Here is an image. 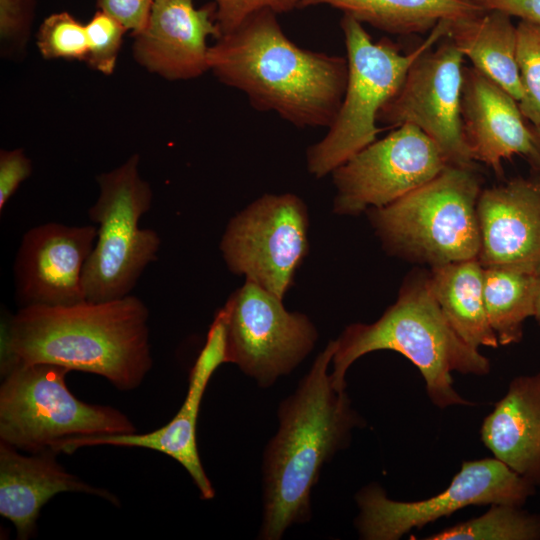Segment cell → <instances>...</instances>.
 Listing matches in <instances>:
<instances>
[{"label": "cell", "mask_w": 540, "mask_h": 540, "mask_svg": "<svg viewBox=\"0 0 540 540\" xmlns=\"http://www.w3.org/2000/svg\"><path fill=\"white\" fill-rule=\"evenodd\" d=\"M499 10L452 22L448 38L472 66L505 89L518 102L523 96L517 65V29Z\"/></svg>", "instance_id": "21"}, {"label": "cell", "mask_w": 540, "mask_h": 540, "mask_svg": "<svg viewBox=\"0 0 540 540\" xmlns=\"http://www.w3.org/2000/svg\"><path fill=\"white\" fill-rule=\"evenodd\" d=\"M483 267L540 274V178L516 177L481 191L477 203Z\"/></svg>", "instance_id": "17"}, {"label": "cell", "mask_w": 540, "mask_h": 540, "mask_svg": "<svg viewBox=\"0 0 540 540\" xmlns=\"http://www.w3.org/2000/svg\"><path fill=\"white\" fill-rule=\"evenodd\" d=\"M330 374L333 387L345 391V375L361 356L378 350L404 355L420 371L427 395L439 408L473 405L453 387L452 372L484 376L490 362L453 330L428 286V276L406 280L396 302L374 323L347 326L336 340Z\"/></svg>", "instance_id": "4"}, {"label": "cell", "mask_w": 540, "mask_h": 540, "mask_svg": "<svg viewBox=\"0 0 540 540\" xmlns=\"http://www.w3.org/2000/svg\"><path fill=\"white\" fill-rule=\"evenodd\" d=\"M227 363L226 316L220 308L207 333L189 374V386L183 404L166 425L155 431L137 434H104L76 436L57 441L51 445L55 452L71 454L79 448L96 445L140 447L161 452L181 464L189 473L201 498H214V488L202 466L197 447V420L206 387L216 369Z\"/></svg>", "instance_id": "14"}, {"label": "cell", "mask_w": 540, "mask_h": 540, "mask_svg": "<svg viewBox=\"0 0 540 540\" xmlns=\"http://www.w3.org/2000/svg\"><path fill=\"white\" fill-rule=\"evenodd\" d=\"M223 308L227 363L236 364L261 387L294 370L318 338L305 314L288 311L283 299L248 280Z\"/></svg>", "instance_id": "11"}, {"label": "cell", "mask_w": 540, "mask_h": 540, "mask_svg": "<svg viewBox=\"0 0 540 540\" xmlns=\"http://www.w3.org/2000/svg\"><path fill=\"white\" fill-rule=\"evenodd\" d=\"M460 118L473 161L492 168L497 175L503 172L504 160L514 155L532 157V133L518 101L473 66L463 69Z\"/></svg>", "instance_id": "18"}, {"label": "cell", "mask_w": 540, "mask_h": 540, "mask_svg": "<svg viewBox=\"0 0 540 540\" xmlns=\"http://www.w3.org/2000/svg\"><path fill=\"white\" fill-rule=\"evenodd\" d=\"M51 448L30 456L0 441V514L16 528L17 538L32 536L41 508L61 492H82L117 504L107 490L85 483L67 472Z\"/></svg>", "instance_id": "19"}, {"label": "cell", "mask_w": 540, "mask_h": 540, "mask_svg": "<svg viewBox=\"0 0 540 540\" xmlns=\"http://www.w3.org/2000/svg\"><path fill=\"white\" fill-rule=\"evenodd\" d=\"M32 162L22 148L0 151V211L31 175Z\"/></svg>", "instance_id": "31"}, {"label": "cell", "mask_w": 540, "mask_h": 540, "mask_svg": "<svg viewBox=\"0 0 540 540\" xmlns=\"http://www.w3.org/2000/svg\"><path fill=\"white\" fill-rule=\"evenodd\" d=\"M68 372L48 363L1 367V442L37 453L70 437L136 432L134 424L118 409L76 398L65 382Z\"/></svg>", "instance_id": "8"}, {"label": "cell", "mask_w": 540, "mask_h": 540, "mask_svg": "<svg viewBox=\"0 0 540 540\" xmlns=\"http://www.w3.org/2000/svg\"><path fill=\"white\" fill-rule=\"evenodd\" d=\"M534 318L540 326V274H539V285H538V292H537V297H536Z\"/></svg>", "instance_id": "35"}, {"label": "cell", "mask_w": 540, "mask_h": 540, "mask_svg": "<svg viewBox=\"0 0 540 540\" xmlns=\"http://www.w3.org/2000/svg\"><path fill=\"white\" fill-rule=\"evenodd\" d=\"M484 10H499L540 26V0H470Z\"/></svg>", "instance_id": "33"}, {"label": "cell", "mask_w": 540, "mask_h": 540, "mask_svg": "<svg viewBox=\"0 0 540 540\" xmlns=\"http://www.w3.org/2000/svg\"><path fill=\"white\" fill-rule=\"evenodd\" d=\"M451 24L440 22L420 45L403 54L386 38L373 42L362 23L343 14L340 26L347 52L346 89L327 134L307 150L310 174L322 178L332 173L377 140L382 131L377 126L380 110L397 93L415 60L448 36Z\"/></svg>", "instance_id": "6"}, {"label": "cell", "mask_w": 540, "mask_h": 540, "mask_svg": "<svg viewBox=\"0 0 540 540\" xmlns=\"http://www.w3.org/2000/svg\"><path fill=\"white\" fill-rule=\"evenodd\" d=\"M37 0H0V51L7 59H21L26 52Z\"/></svg>", "instance_id": "29"}, {"label": "cell", "mask_w": 540, "mask_h": 540, "mask_svg": "<svg viewBox=\"0 0 540 540\" xmlns=\"http://www.w3.org/2000/svg\"><path fill=\"white\" fill-rule=\"evenodd\" d=\"M529 127L532 133L534 146V152L532 157L529 159V162L540 178V126L529 124Z\"/></svg>", "instance_id": "34"}, {"label": "cell", "mask_w": 540, "mask_h": 540, "mask_svg": "<svg viewBox=\"0 0 540 540\" xmlns=\"http://www.w3.org/2000/svg\"><path fill=\"white\" fill-rule=\"evenodd\" d=\"M216 5V20L221 35L237 28L248 16L260 10H271L276 14L299 8L300 0H213Z\"/></svg>", "instance_id": "30"}, {"label": "cell", "mask_w": 540, "mask_h": 540, "mask_svg": "<svg viewBox=\"0 0 540 540\" xmlns=\"http://www.w3.org/2000/svg\"><path fill=\"white\" fill-rule=\"evenodd\" d=\"M481 191L474 168L448 165L426 184L366 212L388 252L441 266L478 258Z\"/></svg>", "instance_id": "5"}, {"label": "cell", "mask_w": 540, "mask_h": 540, "mask_svg": "<svg viewBox=\"0 0 540 540\" xmlns=\"http://www.w3.org/2000/svg\"><path fill=\"white\" fill-rule=\"evenodd\" d=\"M88 55L85 63L105 76L114 73L127 28L108 13L97 10L85 24Z\"/></svg>", "instance_id": "28"}, {"label": "cell", "mask_w": 540, "mask_h": 540, "mask_svg": "<svg viewBox=\"0 0 540 540\" xmlns=\"http://www.w3.org/2000/svg\"><path fill=\"white\" fill-rule=\"evenodd\" d=\"M149 310L128 295L106 302L27 306L2 328L1 367L48 363L137 388L152 367Z\"/></svg>", "instance_id": "1"}, {"label": "cell", "mask_w": 540, "mask_h": 540, "mask_svg": "<svg viewBox=\"0 0 540 540\" xmlns=\"http://www.w3.org/2000/svg\"><path fill=\"white\" fill-rule=\"evenodd\" d=\"M536 486L493 458L464 461L449 486L427 499L403 502L387 497L376 483L356 494V527L365 540H398L467 506L511 504L523 506Z\"/></svg>", "instance_id": "9"}, {"label": "cell", "mask_w": 540, "mask_h": 540, "mask_svg": "<svg viewBox=\"0 0 540 540\" xmlns=\"http://www.w3.org/2000/svg\"><path fill=\"white\" fill-rule=\"evenodd\" d=\"M309 216L295 194H265L233 216L220 241L228 269L283 299L308 254Z\"/></svg>", "instance_id": "10"}, {"label": "cell", "mask_w": 540, "mask_h": 540, "mask_svg": "<svg viewBox=\"0 0 540 540\" xmlns=\"http://www.w3.org/2000/svg\"><path fill=\"white\" fill-rule=\"evenodd\" d=\"M336 348L337 341H330L280 403L279 428L263 455L261 539L278 540L292 524L310 519L311 490L322 466L362 424L347 393L332 385L328 368Z\"/></svg>", "instance_id": "3"}, {"label": "cell", "mask_w": 540, "mask_h": 540, "mask_svg": "<svg viewBox=\"0 0 540 540\" xmlns=\"http://www.w3.org/2000/svg\"><path fill=\"white\" fill-rule=\"evenodd\" d=\"M209 69L255 109L275 112L299 128L331 126L348 77L346 58L298 46L268 9L216 39Z\"/></svg>", "instance_id": "2"}, {"label": "cell", "mask_w": 540, "mask_h": 540, "mask_svg": "<svg viewBox=\"0 0 540 540\" xmlns=\"http://www.w3.org/2000/svg\"><path fill=\"white\" fill-rule=\"evenodd\" d=\"M539 274L484 267V303L499 345L519 343L523 325L534 317Z\"/></svg>", "instance_id": "24"}, {"label": "cell", "mask_w": 540, "mask_h": 540, "mask_svg": "<svg viewBox=\"0 0 540 540\" xmlns=\"http://www.w3.org/2000/svg\"><path fill=\"white\" fill-rule=\"evenodd\" d=\"M36 45L45 60L85 62L88 55L86 25L68 11L52 13L40 24Z\"/></svg>", "instance_id": "26"}, {"label": "cell", "mask_w": 540, "mask_h": 540, "mask_svg": "<svg viewBox=\"0 0 540 540\" xmlns=\"http://www.w3.org/2000/svg\"><path fill=\"white\" fill-rule=\"evenodd\" d=\"M140 156L96 176L99 195L89 208L97 238L83 270V289L90 302L130 295L146 267L157 260L161 240L152 229L140 228L153 192L139 172Z\"/></svg>", "instance_id": "7"}, {"label": "cell", "mask_w": 540, "mask_h": 540, "mask_svg": "<svg viewBox=\"0 0 540 540\" xmlns=\"http://www.w3.org/2000/svg\"><path fill=\"white\" fill-rule=\"evenodd\" d=\"M446 166L440 149L422 130L400 125L331 173L336 188L333 212L358 215L386 206L426 184Z\"/></svg>", "instance_id": "12"}, {"label": "cell", "mask_w": 540, "mask_h": 540, "mask_svg": "<svg viewBox=\"0 0 540 540\" xmlns=\"http://www.w3.org/2000/svg\"><path fill=\"white\" fill-rule=\"evenodd\" d=\"M221 36L214 2L155 0L147 24L133 35L134 60L170 81L190 80L209 71L208 39Z\"/></svg>", "instance_id": "16"}, {"label": "cell", "mask_w": 540, "mask_h": 540, "mask_svg": "<svg viewBox=\"0 0 540 540\" xmlns=\"http://www.w3.org/2000/svg\"><path fill=\"white\" fill-rule=\"evenodd\" d=\"M328 5L396 35L432 31L442 21L455 22L484 11L470 0H300L299 8Z\"/></svg>", "instance_id": "23"}, {"label": "cell", "mask_w": 540, "mask_h": 540, "mask_svg": "<svg viewBox=\"0 0 540 540\" xmlns=\"http://www.w3.org/2000/svg\"><path fill=\"white\" fill-rule=\"evenodd\" d=\"M494 457L540 486V372L514 377L480 429Z\"/></svg>", "instance_id": "20"}, {"label": "cell", "mask_w": 540, "mask_h": 540, "mask_svg": "<svg viewBox=\"0 0 540 540\" xmlns=\"http://www.w3.org/2000/svg\"><path fill=\"white\" fill-rule=\"evenodd\" d=\"M96 238L95 225L48 222L26 231L13 266L20 307L85 301L83 270Z\"/></svg>", "instance_id": "15"}, {"label": "cell", "mask_w": 540, "mask_h": 540, "mask_svg": "<svg viewBox=\"0 0 540 540\" xmlns=\"http://www.w3.org/2000/svg\"><path fill=\"white\" fill-rule=\"evenodd\" d=\"M464 56L447 37L410 66L397 93L378 114V124H411L440 149L448 165L474 168L464 141L460 97Z\"/></svg>", "instance_id": "13"}, {"label": "cell", "mask_w": 540, "mask_h": 540, "mask_svg": "<svg viewBox=\"0 0 540 540\" xmlns=\"http://www.w3.org/2000/svg\"><path fill=\"white\" fill-rule=\"evenodd\" d=\"M428 286L446 320L469 346L498 347L484 303V267L477 258L431 267Z\"/></svg>", "instance_id": "22"}, {"label": "cell", "mask_w": 540, "mask_h": 540, "mask_svg": "<svg viewBox=\"0 0 540 540\" xmlns=\"http://www.w3.org/2000/svg\"><path fill=\"white\" fill-rule=\"evenodd\" d=\"M426 540H540V514L522 506L492 504L483 515L425 537Z\"/></svg>", "instance_id": "25"}, {"label": "cell", "mask_w": 540, "mask_h": 540, "mask_svg": "<svg viewBox=\"0 0 540 540\" xmlns=\"http://www.w3.org/2000/svg\"><path fill=\"white\" fill-rule=\"evenodd\" d=\"M517 65L523 88L519 108L526 121L540 126V26L519 20Z\"/></svg>", "instance_id": "27"}, {"label": "cell", "mask_w": 540, "mask_h": 540, "mask_svg": "<svg viewBox=\"0 0 540 540\" xmlns=\"http://www.w3.org/2000/svg\"><path fill=\"white\" fill-rule=\"evenodd\" d=\"M154 2L155 0H96V6L120 21L133 36L146 26Z\"/></svg>", "instance_id": "32"}]
</instances>
